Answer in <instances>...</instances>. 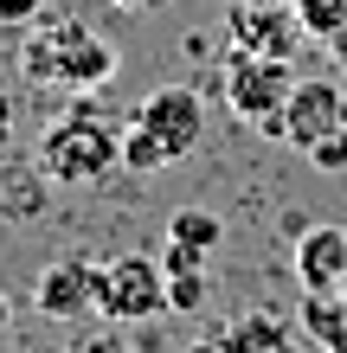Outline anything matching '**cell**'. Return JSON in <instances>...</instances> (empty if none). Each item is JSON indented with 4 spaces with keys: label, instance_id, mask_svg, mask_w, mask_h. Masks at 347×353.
Segmentation results:
<instances>
[{
    "label": "cell",
    "instance_id": "cell-1",
    "mask_svg": "<svg viewBox=\"0 0 347 353\" xmlns=\"http://www.w3.org/2000/svg\"><path fill=\"white\" fill-rule=\"evenodd\" d=\"M199 135H206V97L187 84H161L122 122V174H168L174 161L199 148Z\"/></svg>",
    "mask_w": 347,
    "mask_h": 353
},
{
    "label": "cell",
    "instance_id": "cell-2",
    "mask_svg": "<svg viewBox=\"0 0 347 353\" xmlns=\"http://www.w3.org/2000/svg\"><path fill=\"white\" fill-rule=\"evenodd\" d=\"M116 65H122L116 46L97 39L77 13H39L19 39V71L52 90H97L116 77Z\"/></svg>",
    "mask_w": 347,
    "mask_h": 353
},
{
    "label": "cell",
    "instance_id": "cell-3",
    "mask_svg": "<svg viewBox=\"0 0 347 353\" xmlns=\"http://www.w3.org/2000/svg\"><path fill=\"white\" fill-rule=\"evenodd\" d=\"M32 168L46 186H97L122 168V122L103 116V110H65L52 122L46 135H39V154Z\"/></svg>",
    "mask_w": 347,
    "mask_h": 353
},
{
    "label": "cell",
    "instance_id": "cell-4",
    "mask_svg": "<svg viewBox=\"0 0 347 353\" xmlns=\"http://www.w3.org/2000/svg\"><path fill=\"white\" fill-rule=\"evenodd\" d=\"M290 90H296V65H290V58H251V52H232L226 58V110L238 122H251L257 135H277L283 141Z\"/></svg>",
    "mask_w": 347,
    "mask_h": 353
},
{
    "label": "cell",
    "instance_id": "cell-5",
    "mask_svg": "<svg viewBox=\"0 0 347 353\" xmlns=\"http://www.w3.org/2000/svg\"><path fill=\"white\" fill-rule=\"evenodd\" d=\"M97 315L116 321V327L168 315V270H161V257L122 251L110 263H97Z\"/></svg>",
    "mask_w": 347,
    "mask_h": 353
},
{
    "label": "cell",
    "instance_id": "cell-6",
    "mask_svg": "<svg viewBox=\"0 0 347 353\" xmlns=\"http://www.w3.org/2000/svg\"><path fill=\"white\" fill-rule=\"evenodd\" d=\"M335 129H347V77H296L290 110H283V141L296 154H309Z\"/></svg>",
    "mask_w": 347,
    "mask_h": 353
},
{
    "label": "cell",
    "instance_id": "cell-7",
    "mask_svg": "<svg viewBox=\"0 0 347 353\" xmlns=\"http://www.w3.org/2000/svg\"><path fill=\"white\" fill-rule=\"evenodd\" d=\"M226 39L232 52H251V58H296V13L290 7H270V0H238L232 19H226Z\"/></svg>",
    "mask_w": 347,
    "mask_h": 353
},
{
    "label": "cell",
    "instance_id": "cell-8",
    "mask_svg": "<svg viewBox=\"0 0 347 353\" xmlns=\"http://www.w3.org/2000/svg\"><path fill=\"white\" fill-rule=\"evenodd\" d=\"M32 302H39L46 321H84V315H97V263L90 257L46 263L39 283H32Z\"/></svg>",
    "mask_w": 347,
    "mask_h": 353
},
{
    "label": "cell",
    "instance_id": "cell-9",
    "mask_svg": "<svg viewBox=\"0 0 347 353\" xmlns=\"http://www.w3.org/2000/svg\"><path fill=\"white\" fill-rule=\"evenodd\" d=\"M347 276V232L341 225H309L296 238V283L302 296H335Z\"/></svg>",
    "mask_w": 347,
    "mask_h": 353
},
{
    "label": "cell",
    "instance_id": "cell-10",
    "mask_svg": "<svg viewBox=\"0 0 347 353\" xmlns=\"http://www.w3.org/2000/svg\"><path fill=\"white\" fill-rule=\"evenodd\" d=\"M226 347L232 353H315L302 321H283V315H238L226 327Z\"/></svg>",
    "mask_w": 347,
    "mask_h": 353
},
{
    "label": "cell",
    "instance_id": "cell-11",
    "mask_svg": "<svg viewBox=\"0 0 347 353\" xmlns=\"http://www.w3.org/2000/svg\"><path fill=\"white\" fill-rule=\"evenodd\" d=\"M168 238H174V244H187V251H199V257H212L219 244H226V225H219V212L180 205V212L168 219Z\"/></svg>",
    "mask_w": 347,
    "mask_h": 353
},
{
    "label": "cell",
    "instance_id": "cell-12",
    "mask_svg": "<svg viewBox=\"0 0 347 353\" xmlns=\"http://www.w3.org/2000/svg\"><path fill=\"white\" fill-rule=\"evenodd\" d=\"M302 39H315V46H335L347 32V0H290Z\"/></svg>",
    "mask_w": 347,
    "mask_h": 353
},
{
    "label": "cell",
    "instance_id": "cell-13",
    "mask_svg": "<svg viewBox=\"0 0 347 353\" xmlns=\"http://www.w3.org/2000/svg\"><path fill=\"white\" fill-rule=\"evenodd\" d=\"M206 308V270H174L168 276V315H199Z\"/></svg>",
    "mask_w": 347,
    "mask_h": 353
},
{
    "label": "cell",
    "instance_id": "cell-14",
    "mask_svg": "<svg viewBox=\"0 0 347 353\" xmlns=\"http://www.w3.org/2000/svg\"><path fill=\"white\" fill-rule=\"evenodd\" d=\"M309 161L321 174H347V129H335V135H321L315 148H309Z\"/></svg>",
    "mask_w": 347,
    "mask_h": 353
},
{
    "label": "cell",
    "instance_id": "cell-15",
    "mask_svg": "<svg viewBox=\"0 0 347 353\" xmlns=\"http://www.w3.org/2000/svg\"><path fill=\"white\" fill-rule=\"evenodd\" d=\"M39 13H46V0H0V26H13V32H26Z\"/></svg>",
    "mask_w": 347,
    "mask_h": 353
},
{
    "label": "cell",
    "instance_id": "cell-16",
    "mask_svg": "<svg viewBox=\"0 0 347 353\" xmlns=\"http://www.w3.org/2000/svg\"><path fill=\"white\" fill-rule=\"evenodd\" d=\"M7 148H13V97L0 90V154H7Z\"/></svg>",
    "mask_w": 347,
    "mask_h": 353
},
{
    "label": "cell",
    "instance_id": "cell-17",
    "mask_svg": "<svg viewBox=\"0 0 347 353\" xmlns=\"http://www.w3.org/2000/svg\"><path fill=\"white\" fill-rule=\"evenodd\" d=\"M180 353H232V347H226V334H219V341H193V347H180Z\"/></svg>",
    "mask_w": 347,
    "mask_h": 353
},
{
    "label": "cell",
    "instance_id": "cell-18",
    "mask_svg": "<svg viewBox=\"0 0 347 353\" xmlns=\"http://www.w3.org/2000/svg\"><path fill=\"white\" fill-rule=\"evenodd\" d=\"M110 7H122V13H148V7H161V0H110Z\"/></svg>",
    "mask_w": 347,
    "mask_h": 353
},
{
    "label": "cell",
    "instance_id": "cell-19",
    "mask_svg": "<svg viewBox=\"0 0 347 353\" xmlns=\"http://www.w3.org/2000/svg\"><path fill=\"white\" fill-rule=\"evenodd\" d=\"M328 52H335V65H341V71H347V32H341V39H335V46H328Z\"/></svg>",
    "mask_w": 347,
    "mask_h": 353
},
{
    "label": "cell",
    "instance_id": "cell-20",
    "mask_svg": "<svg viewBox=\"0 0 347 353\" xmlns=\"http://www.w3.org/2000/svg\"><path fill=\"white\" fill-rule=\"evenodd\" d=\"M7 321H13V308H7V296H0V334H7Z\"/></svg>",
    "mask_w": 347,
    "mask_h": 353
},
{
    "label": "cell",
    "instance_id": "cell-21",
    "mask_svg": "<svg viewBox=\"0 0 347 353\" xmlns=\"http://www.w3.org/2000/svg\"><path fill=\"white\" fill-rule=\"evenodd\" d=\"M335 296H341V302H347V276H341V289H335Z\"/></svg>",
    "mask_w": 347,
    "mask_h": 353
},
{
    "label": "cell",
    "instance_id": "cell-22",
    "mask_svg": "<svg viewBox=\"0 0 347 353\" xmlns=\"http://www.w3.org/2000/svg\"><path fill=\"white\" fill-rule=\"evenodd\" d=\"M71 353H84V347H71Z\"/></svg>",
    "mask_w": 347,
    "mask_h": 353
},
{
    "label": "cell",
    "instance_id": "cell-23",
    "mask_svg": "<svg viewBox=\"0 0 347 353\" xmlns=\"http://www.w3.org/2000/svg\"><path fill=\"white\" fill-rule=\"evenodd\" d=\"M141 353H148V347H141Z\"/></svg>",
    "mask_w": 347,
    "mask_h": 353
}]
</instances>
